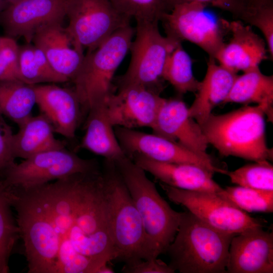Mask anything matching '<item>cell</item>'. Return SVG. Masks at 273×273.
<instances>
[{"instance_id": "1", "label": "cell", "mask_w": 273, "mask_h": 273, "mask_svg": "<svg viewBox=\"0 0 273 273\" xmlns=\"http://www.w3.org/2000/svg\"><path fill=\"white\" fill-rule=\"evenodd\" d=\"M114 258L101 173L87 190L74 223L59 248L54 273H97Z\"/></svg>"}, {"instance_id": "2", "label": "cell", "mask_w": 273, "mask_h": 273, "mask_svg": "<svg viewBox=\"0 0 273 273\" xmlns=\"http://www.w3.org/2000/svg\"><path fill=\"white\" fill-rule=\"evenodd\" d=\"M236 235L219 231L190 212H183L165 253L168 265L180 273L226 272L230 246Z\"/></svg>"}, {"instance_id": "3", "label": "cell", "mask_w": 273, "mask_h": 273, "mask_svg": "<svg viewBox=\"0 0 273 273\" xmlns=\"http://www.w3.org/2000/svg\"><path fill=\"white\" fill-rule=\"evenodd\" d=\"M265 114L259 105H245L219 115L211 113L200 126L208 144L223 156L254 162L272 160L267 144Z\"/></svg>"}, {"instance_id": "4", "label": "cell", "mask_w": 273, "mask_h": 273, "mask_svg": "<svg viewBox=\"0 0 273 273\" xmlns=\"http://www.w3.org/2000/svg\"><path fill=\"white\" fill-rule=\"evenodd\" d=\"M102 171L114 260L131 265L156 258L140 214L114 161L105 159Z\"/></svg>"}, {"instance_id": "5", "label": "cell", "mask_w": 273, "mask_h": 273, "mask_svg": "<svg viewBox=\"0 0 273 273\" xmlns=\"http://www.w3.org/2000/svg\"><path fill=\"white\" fill-rule=\"evenodd\" d=\"M140 214L153 255L165 253L177 231L181 213L161 196L145 171L126 155L114 161Z\"/></svg>"}, {"instance_id": "6", "label": "cell", "mask_w": 273, "mask_h": 273, "mask_svg": "<svg viewBox=\"0 0 273 273\" xmlns=\"http://www.w3.org/2000/svg\"><path fill=\"white\" fill-rule=\"evenodd\" d=\"M134 32L130 24L124 26L84 55L72 80L82 110L87 112L113 93L115 73L129 51Z\"/></svg>"}, {"instance_id": "7", "label": "cell", "mask_w": 273, "mask_h": 273, "mask_svg": "<svg viewBox=\"0 0 273 273\" xmlns=\"http://www.w3.org/2000/svg\"><path fill=\"white\" fill-rule=\"evenodd\" d=\"M156 21H136L135 38L129 49L131 58L126 72L117 78L118 87L135 84L161 94L163 69L170 53L179 41L160 32Z\"/></svg>"}, {"instance_id": "8", "label": "cell", "mask_w": 273, "mask_h": 273, "mask_svg": "<svg viewBox=\"0 0 273 273\" xmlns=\"http://www.w3.org/2000/svg\"><path fill=\"white\" fill-rule=\"evenodd\" d=\"M100 169L96 159H83L62 148L39 153L19 163L15 162L0 174L6 187L28 189Z\"/></svg>"}, {"instance_id": "9", "label": "cell", "mask_w": 273, "mask_h": 273, "mask_svg": "<svg viewBox=\"0 0 273 273\" xmlns=\"http://www.w3.org/2000/svg\"><path fill=\"white\" fill-rule=\"evenodd\" d=\"M207 5L188 2L175 5L163 15L162 22L166 36L177 41H190L215 59L224 43L225 30L229 22L218 19L206 9Z\"/></svg>"}, {"instance_id": "10", "label": "cell", "mask_w": 273, "mask_h": 273, "mask_svg": "<svg viewBox=\"0 0 273 273\" xmlns=\"http://www.w3.org/2000/svg\"><path fill=\"white\" fill-rule=\"evenodd\" d=\"M66 27L74 46L83 52L99 46L130 19L119 13L109 0H66Z\"/></svg>"}, {"instance_id": "11", "label": "cell", "mask_w": 273, "mask_h": 273, "mask_svg": "<svg viewBox=\"0 0 273 273\" xmlns=\"http://www.w3.org/2000/svg\"><path fill=\"white\" fill-rule=\"evenodd\" d=\"M168 198L186 207L213 228L229 234L264 226L263 220L251 217L217 193L182 190L159 183Z\"/></svg>"}, {"instance_id": "12", "label": "cell", "mask_w": 273, "mask_h": 273, "mask_svg": "<svg viewBox=\"0 0 273 273\" xmlns=\"http://www.w3.org/2000/svg\"><path fill=\"white\" fill-rule=\"evenodd\" d=\"M114 130L122 150L129 158L140 155L160 162L192 164L214 173L226 174L228 171L218 165L207 153L194 152L156 133L118 126Z\"/></svg>"}, {"instance_id": "13", "label": "cell", "mask_w": 273, "mask_h": 273, "mask_svg": "<svg viewBox=\"0 0 273 273\" xmlns=\"http://www.w3.org/2000/svg\"><path fill=\"white\" fill-rule=\"evenodd\" d=\"M106 101L111 124L129 129L153 128L165 100L160 94L144 86L130 84L118 87Z\"/></svg>"}, {"instance_id": "14", "label": "cell", "mask_w": 273, "mask_h": 273, "mask_svg": "<svg viewBox=\"0 0 273 273\" xmlns=\"http://www.w3.org/2000/svg\"><path fill=\"white\" fill-rule=\"evenodd\" d=\"M66 0H18L0 12V23L7 36L22 37L28 43L42 27L63 22Z\"/></svg>"}, {"instance_id": "15", "label": "cell", "mask_w": 273, "mask_h": 273, "mask_svg": "<svg viewBox=\"0 0 273 273\" xmlns=\"http://www.w3.org/2000/svg\"><path fill=\"white\" fill-rule=\"evenodd\" d=\"M263 228L250 229L233 238L226 272H273V234Z\"/></svg>"}, {"instance_id": "16", "label": "cell", "mask_w": 273, "mask_h": 273, "mask_svg": "<svg viewBox=\"0 0 273 273\" xmlns=\"http://www.w3.org/2000/svg\"><path fill=\"white\" fill-rule=\"evenodd\" d=\"M152 129L191 150L207 153L209 144L201 127L190 116L188 107L180 99H165Z\"/></svg>"}, {"instance_id": "17", "label": "cell", "mask_w": 273, "mask_h": 273, "mask_svg": "<svg viewBox=\"0 0 273 273\" xmlns=\"http://www.w3.org/2000/svg\"><path fill=\"white\" fill-rule=\"evenodd\" d=\"M36 104L55 132L68 139L75 137L82 110L74 89L55 83L34 85Z\"/></svg>"}, {"instance_id": "18", "label": "cell", "mask_w": 273, "mask_h": 273, "mask_svg": "<svg viewBox=\"0 0 273 273\" xmlns=\"http://www.w3.org/2000/svg\"><path fill=\"white\" fill-rule=\"evenodd\" d=\"M232 36L223 44L215 60L224 68L237 73L259 67L268 53L264 39L255 33L250 25L240 20L229 22Z\"/></svg>"}, {"instance_id": "19", "label": "cell", "mask_w": 273, "mask_h": 273, "mask_svg": "<svg viewBox=\"0 0 273 273\" xmlns=\"http://www.w3.org/2000/svg\"><path fill=\"white\" fill-rule=\"evenodd\" d=\"M130 158L159 183L182 190L217 193L222 188L213 179V172L198 165L152 160L140 155Z\"/></svg>"}, {"instance_id": "20", "label": "cell", "mask_w": 273, "mask_h": 273, "mask_svg": "<svg viewBox=\"0 0 273 273\" xmlns=\"http://www.w3.org/2000/svg\"><path fill=\"white\" fill-rule=\"evenodd\" d=\"M62 22L40 28L32 41L43 53L54 70L69 81L76 74L84 54L74 46Z\"/></svg>"}, {"instance_id": "21", "label": "cell", "mask_w": 273, "mask_h": 273, "mask_svg": "<svg viewBox=\"0 0 273 273\" xmlns=\"http://www.w3.org/2000/svg\"><path fill=\"white\" fill-rule=\"evenodd\" d=\"M215 61L209 59L205 75L200 81L195 98L188 108L190 116L200 125L212 113L215 106L223 103L237 75Z\"/></svg>"}, {"instance_id": "22", "label": "cell", "mask_w": 273, "mask_h": 273, "mask_svg": "<svg viewBox=\"0 0 273 273\" xmlns=\"http://www.w3.org/2000/svg\"><path fill=\"white\" fill-rule=\"evenodd\" d=\"M81 147L105 159L115 161L126 156L108 118L106 102L88 111Z\"/></svg>"}, {"instance_id": "23", "label": "cell", "mask_w": 273, "mask_h": 273, "mask_svg": "<svg viewBox=\"0 0 273 273\" xmlns=\"http://www.w3.org/2000/svg\"><path fill=\"white\" fill-rule=\"evenodd\" d=\"M12 140V152L14 158H28L48 150L65 148L56 139L54 130L47 118L41 113L30 116L18 125Z\"/></svg>"}, {"instance_id": "24", "label": "cell", "mask_w": 273, "mask_h": 273, "mask_svg": "<svg viewBox=\"0 0 273 273\" xmlns=\"http://www.w3.org/2000/svg\"><path fill=\"white\" fill-rule=\"evenodd\" d=\"M255 103L272 120L273 76L263 74L259 67L237 75L230 92L222 104Z\"/></svg>"}, {"instance_id": "25", "label": "cell", "mask_w": 273, "mask_h": 273, "mask_svg": "<svg viewBox=\"0 0 273 273\" xmlns=\"http://www.w3.org/2000/svg\"><path fill=\"white\" fill-rule=\"evenodd\" d=\"M36 104L34 85L20 80L0 81V114L18 125L31 116Z\"/></svg>"}, {"instance_id": "26", "label": "cell", "mask_w": 273, "mask_h": 273, "mask_svg": "<svg viewBox=\"0 0 273 273\" xmlns=\"http://www.w3.org/2000/svg\"><path fill=\"white\" fill-rule=\"evenodd\" d=\"M18 70L20 80L30 85L68 81L54 70L43 53L30 43L19 47Z\"/></svg>"}, {"instance_id": "27", "label": "cell", "mask_w": 273, "mask_h": 273, "mask_svg": "<svg viewBox=\"0 0 273 273\" xmlns=\"http://www.w3.org/2000/svg\"><path fill=\"white\" fill-rule=\"evenodd\" d=\"M162 77L180 95L197 91L200 81L194 75L192 59L181 42L178 43L169 55Z\"/></svg>"}, {"instance_id": "28", "label": "cell", "mask_w": 273, "mask_h": 273, "mask_svg": "<svg viewBox=\"0 0 273 273\" xmlns=\"http://www.w3.org/2000/svg\"><path fill=\"white\" fill-rule=\"evenodd\" d=\"M217 194L246 212H273V191H261L237 186L222 188Z\"/></svg>"}, {"instance_id": "29", "label": "cell", "mask_w": 273, "mask_h": 273, "mask_svg": "<svg viewBox=\"0 0 273 273\" xmlns=\"http://www.w3.org/2000/svg\"><path fill=\"white\" fill-rule=\"evenodd\" d=\"M233 184L251 189L273 191V166L267 160L246 164L226 174Z\"/></svg>"}, {"instance_id": "30", "label": "cell", "mask_w": 273, "mask_h": 273, "mask_svg": "<svg viewBox=\"0 0 273 273\" xmlns=\"http://www.w3.org/2000/svg\"><path fill=\"white\" fill-rule=\"evenodd\" d=\"M258 28L264 36L268 53L273 59V0H253L246 5L241 20Z\"/></svg>"}, {"instance_id": "31", "label": "cell", "mask_w": 273, "mask_h": 273, "mask_svg": "<svg viewBox=\"0 0 273 273\" xmlns=\"http://www.w3.org/2000/svg\"><path fill=\"white\" fill-rule=\"evenodd\" d=\"M122 15L136 21H160L168 13L165 0H109Z\"/></svg>"}, {"instance_id": "32", "label": "cell", "mask_w": 273, "mask_h": 273, "mask_svg": "<svg viewBox=\"0 0 273 273\" xmlns=\"http://www.w3.org/2000/svg\"><path fill=\"white\" fill-rule=\"evenodd\" d=\"M11 208L7 188L0 175V253L8 259L20 238L19 229Z\"/></svg>"}, {"instance_id": "33", "label": "cell", "mask_w": 273, "mask_h": 273, "mask_svg": "<svg viewBox=\"0 0 273 273\" xmlns=\"http://www.w3.org/2000/svg\"><path fill=\"white\" fill-rule=\"evenodd\" d=\"M19 47L15 39L12 38L0 49V81L20 80Z\"/></svg>"}, {"instance_id": "34", "label": "cell", "mask_w": 273, "mask_h": 273, "mask_svg": "<svg viewBox=\"0 0 273 273\" xmlns=\"http://www.w3.org/2000/svg\"><path fill=\"white\" fill-rule=\"evenodd\" d=\"M168 12L176 5L188 2H197L213 6L231 13L241 20L246 5L243 0H165Z\"/></svg>"}, {"instance_id": "35", "label": "cell", "mask_w": 273, "mask_h": 273, "mask_svg": "<svg viewBox=\"0 0 273 273\" xmlns=\"http://www.w3.org/2000/svg\"><path fill=\"white\" fill-rule=\"evenodd\" d=\"M13 133L0 114V173L15 163L12 152Z\"/></svg>"}, {"instance_id": "36", "label": "cell", "mask_w": 273, "mask_h": 273, "mask_svg": "<svg viewBox=\"0 0 273 273\" xmlns=\"http://www.w3.org/2000/svg\"><path fill=\"white\" fill-rule=\"evenodd\" d=\"M124 273H173L175 271L157 258L142 260L131 265H125L122 269Z\"/></svg>"}, {"instance_id": "37", "label": "cell", "mask_w": 273, "mask_h": 273, "mask_svg": "<svg viewBox=\"0 0 273 273\" xmlns=\"http://www.w3.org/2000/svg\"><path fill=\"white\" fill-rule=\"evenodd\" d=\"M9 259L0 253V273H7L9 271Z\"/></svg>"}, {"instance_id": "38", "label": "cell", "mask_w": 273, "mask_h": 273, "mask_svg": "<svg viewBox=\"0 0 273 273\" xmlns=\"http://www.w3.org/2000/svg\"><path fill=\"white\" fill-rule=\"evenodd\" d=\"M114 270L107 264H104L98 270L97 273H114Z\"/></svg>"}, {"instance_id": "39", "label": "cell", "mask_w": 273, "mask_h": 273, "mask_svg": "<svg viewBox=\"0 0 273 273\" xmlns=\"http://www.w3.org/2000/svg\"><path fill=\"white\" fill-rule=\"evenodd\" d=\"M11 38L8 36H0V49L6 45Z\"/></svg>"}, {"instance_id": "40", "label": "cell", "mask_w": 273, "mask_h": 273, "mask_svg": "<svg viewBox=\"0 0 273 273\" xmlns=\"http://www.w3.org/2000/svg\"><path fill=\"white\" fill-rule=\"evenodd\" d=\"M17 1H18V0H0L1 2L7 5L10 3L14 2Z\"/></svg>"}, {"instance_id": "41", "label": "cell", "mask_w": 273, "mask_h": 273, "mask_svg": "<svg viewBox=\"0 0 273 273\" xmlns=\"http://www.w3.org/2000/svg\"><path fill=\"white\" fill-rule=\"evenodd\" d=\"M6 6L7 5L0 1V12L5 8Z\"/></svg>"}, {"instance_id": "42", "label": "cell", "mask_w": 273, "mask_h": 273, "mask_svg": "<svg viewBox=\"0 0 273 273\" xmlns=\"http://www.w3.org/2000/svg\"><path fill=\"white\" fill-rule=\"evenodd\" d=\"M246 4L253 1V0H243Z\"/></svg>"}]
</instances>
